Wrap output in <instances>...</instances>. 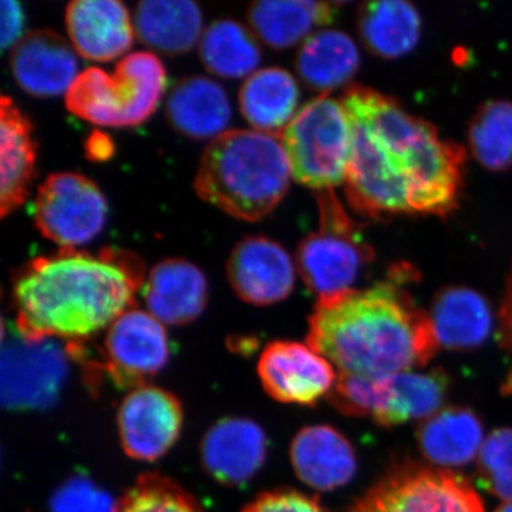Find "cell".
<instances>
[{
  "mask_svg": "<svg viewBox=\"0 0 512 512\" xmlns=\"http://www.w3.org/2000/svg\"><path fill=\"white\" fill-rule=\"evenodd\" d=\"M336 13L338 9L328 2L261 0L249 5L247 18L261 42L284 50L305 42L313 35V29L332 23Z\"/></svg>",
  "mask_w": 512,
  "mask_h": 512,
  "instance_id": "obj_27",
  "label": "cell"
},
{
  "mask_svg": "<svg viewBox=\"0 0 512 512\" xmlns=\"http://www.w3.org/2000/svg\"><path fill=\"white\" fill-rule=\"evenodd\" d=\"M198 52L205 69L222 79L249 77L261 63L254 32L232 19L212 22L202 33Z\"/></svg>",
  "mask_w": 512,
  "mask_h": 512,
  "instance_id": "obj_30",
  "label": "cell"
},
{
  "mask_svg": "<svg viewBox=\"0 0 512 512\" xmlns=\"http://www.w3.org/2000/svg\"><path fill=\"white\" fill-rule=\"evenodd\" d=\"M167 73L154 53H131L113 73L100 67L80 72L64 94L70 113L94 126L126 128L146 123L160 106Z\"/></svg>",
  "mask_w": 512,
  "mask_h": 512,
  "instance_id": "obj_5",
  "label": "cell"
},
{
  "mask_svg": "<svg viewBox=\"0 0 512 512\" xmlns=\"http://www.w3.org/2000/svg\"><path fill=\"white\" fill-rule=\"evenodd\" d=\"M104 349L107 372L119 386H143L170 359L163 323L140 309H128L111 323Z\"/></svg>",
  "mask_w": 512,
  "mask_h": 512,
  "instance_id": "obj_14",
  "label": "cell"
},
{
  "mask_svg": "<svg viewBox=\"0 0 512 512\" xmlns=\"http://www.w3.org/2000/svg\"><path fill=\"white\" fill-rule=\"evenodd\" d=\"M76 53L59 33L33 30L10 52V72L30 96L45 99L66 94L80 74Z\"/></svg>",
  "mask_w": 512,
  "mask_h": 512,
  "instance_id": "obj_16",
  "label": "cell"
},
{
  "mask_svg": "<svg viewBox=\"0 0 512 512\" xmlns=\"http://www.w3.org/2000/svg\"><path fill=\"white\" fill-rule=\"evenodd\" d=\"M295 77L282 67H265L247 77L239 90V110L252 130L281 137L298 113Z\"/></svg>",
  "mask_w": 512,
  "mask_h": 512,
  "instance_id": "obj_25",
  "label": "cell"
},
{
  "mask_svg": "<svg viewBox=\"0 0 512 512\" xmlns=\"http://www.w3.org/2000/svg\"><path fill=\"white\" fill-rule=\"evenodd\" d=\"M117 512H202L173 481L154 474L140 477L119 503Z\"/></svg>",
  "mask_w": 512,
  "mask_h": 512,
  "instance_id": "obj_32",
  "label": "cell"
},
{
  "mask_svg": "<svg viewBox=\"0 0 512 512\" xmlns=\"http://www.w3.org/2000/svg\"><path fill=\"white\" fill-rule=\"evenodd\" d=\"M242 512H328L316 498L293 490L269 491L256 497Z\"/></svg>",
  "mask_w": 512,
  "mask_h": 512,
  "instance_id": "obj_35",
  "label": "cell"
},
{
  "mask_svg": "<svg viewBox=\"0 0 512 512\" xmlns=\"http://www.w3.org/2000/svg\"><path fill=\"white\" fill-rule=\"evenodd\" d=\"M291 461L303 484L319 491H335L356 476L355 447L335 427H305L291 444Z\"/></svg>",
  "mask_w": 512,
  "mask_h": 512,
  "instance_id": "obj_20",
  "label": "cell"
},
{
  "mask_svg": "<svg viewBox=\"0 0 512 512\" xmlns=\"http://www.w3.org/2000/svg\"><path fill=\"white\" fill-rule=\"evenodd\" d=\"M483 421L467 407H447L424 420L417 429L423 457L441 470L467 466L484 444Z\"/></svg>",
  "mask_w": 512,
  "mask_h": 512,
  "instance_id": "obj_24",
  "label": "cell"
},
{
  "mask_svg": "<svg viewBox=\"0 0 512 512\" xmlns=\"http://www.w3.org/2000/svg\"><path fill=\"white\" fill-rule=\"evenodd\" d=\"M119 503L87 477L76 476L57 488L50 500L52 512H117Z\"/></svg>",
  "mask_w": 512,
  "mask_h": 512,
  "instance_id": "obj_34",
  "label": "cell"
},
{
  "mask_svg": "<svg viewBox=\"0 0 512 512\" xmlns=\"http://www.w3.org/2000/svg\"><path fill=\"white\" fill-rule=\"evenodd\" d=\"M121 446L128 457L154 461L163 457L183 427L177 397L156 386H138L127 394L117 413Z\"/></svg>",
  "mask_w": 512,
  "mask_h": 512,
  "instance_id": "obj_13",
  "label": "cell"
},
{
  "mask_svg": "<svg viewBox=\"0 0 512 512\" xmlns=\"http://www.w3.org/2000/svg\"><path fill=\"white\" fill-rule=\"evenodd\" d=\"M87 157L93 161H103L113 154V143L104 134L94 133L86 144Z\"/></svg>",
  "mask_w": 512,
  "mask_h": 512,
  "instance_id": "obj_38",
  "label": "cell"
},
{
  "mask_svg": "<svg viewBox=\"0 0 512 512\" xmlns=\"http://www.w3.org/2000/svg\"><path fill=\"white\" fill-rule=\"evenodd\" d=\"M265 392L288 404L313 406L328 397L338 375L335 366L309 345L289 340L269 343L258 362Z\"/></svg>",
  "mask_w": 512,
  "mask_h": 512,
  "instance_id": "obj_12",
  "label": "cell"
},
{
  "mask_svg": "<svg viewBox=\"0 0 512 512\" xmlns=\"http://www.w3.org/2000/svg\"><path fill=\"white\" fill-rule=\"evenodd\" d=\"M431 328L441 348L466 352L483 345L493 330L490 303L466 286H448L434 298Z\"/></svg>",
  "mask_w": 512,
  "mask_h": 512,
  "instance_id": "obj_23",
  "label": "cell"
},
{
  "mask_svg": "<svg viewBox=\"0 0 512 512\" xmlns=\"http://www.w3.org/2000/svg\"><path fill=\"white\" fill-rule=\"evenodd\" d=\"M291 167L278 136L228 130L202 153L194 188L229 217L255 222L278 207L291 184Z\"/></svg>",
  "mask_w": 512,
  "mask_h": 512,
  "instance_id": "obj_4",
  "label": "cell"
},
{
  "mask_svg": "<svg viewBox=\"0 0 512 512\" xmlns=\"http://www.w3.org/2000/svg\"><path fill=\"white\" fill-rule=\"evenodd\" d=\"M144 282L143 262L123 249L39 256L13 275L16 330L26 339L80 342L110 328Z\"/></svg>",
  "mask_w": 512,
  "mask_h": 512,
  "instance_id": "obj_2",
  "label": "cell"
},
{
  "mask_svg": "<svg viewBox=\"0 0 512 512\" xmlns=\"http://www.w3.org/2000/svg\"><path fill=\"white\" fill-rule=\"evenodd\" d=\"M72 353L56 339H26L18 330L3 342L2 403L10 410L46 409L56 402Z\"/></svg>",
  "mask_w": 512,
  "mask_h": 512,
  "instance_id": "obj_11",
  "label": "cell"
},
{
  "mask_svg": "<svg viewBox=\"0 0 512 512\" xmlns=\"http://www.w3.org/2000/svg\"><path fill=\"white\" fill-rule=\"evenodd\" d=\"M495 512H512V503H504Z\"/></svg>",
  "mask_w": 512,
  "mask_h": 512,
  "instance_id": "obj_39",
  "label": "cell"
},
{
  "mask_svg": "<svg viewBox=\"0 0 512 512\" xmlns=\"http://www.w3.org/2000/svg\"><path fill=\"white\" fill-rule=\"evenodd\" d=\"M350 512H485L466 478L441 468L404 466L377 481Z\"/></svg>",
  "mask_w": 512,
  "mask_h": 512,
  "instance_id": "obj_9",
  "label": "cell"
},
{
  "mask_svg": "<svg viewBox=\"0 0 512 512\" xmlns=\"http://www.w3.org/2000/svg\"><path fill=\"white\" fill-rule=\"evenodd\" d=\"M268 441L255 421L231 417L215 423L204 436L201 458L215 480L229 485L248 483L264 466Z\"/></svg>",
  "mask_w": 512,
  "mask_h": 512,
  "instance_id": "obj_18",
  "label": "cell"
},
{
  "mask_svg": "<svg viewBox=\"0 0 512 512\" xmlns=\"http://www.w3.org/2000/svg\"><path fill=\"white\" fill-rule=\"evenodd\" d=\"M141 291L148 313L163 325L194 322L208 301L204 272L183 258H168L154 265Z\"/></svg>",
  "mask_w": 512,
  "mask_h": 512,
  "instance_id": "obj_19",
  "label": "cell"
},
{
  "mask_svg": "<svg viewBox=\"0 0 512 512\" xmlns=\"http://www.w3.org/2000/svg\"><path fill=\"white\" fill-rule=\"evenodd\" d=\"M168 123L194 140L220 137L232 119L231 101L224 87L210 77H184L174 84L165 106Z\"/></svg>",
  "mask_w": 512,
  "mask_h": 512,
  "instance_id": "obj_22",
  "label": "cell"
},
{
  "mask_svg": "<svg viewBox=\"0 0 512 512\" xmlns=\"http://www.w3.org/2000/svg\"><path fill=\"white\" fill-rule=\"evenodd\" d=\"M37 146L29 117L8 96L0 100V217L28 200L36 177Z\"/></svg>",
  "mask_w": 512,
  "mask_h": 512,
  "instance_id": "obj_21",
  "label": "cell"
},
{
  "mask_svg": "<svg viewBox=\"0 0 512 512\" xmlns=\"http://www.w3.org/2000/svg\"><path fill=\"white\" fill-rule=\"evenodd\" d=\"M106 197L90 178L76 173L47 177L33 202V220L43 237L62 249L89 244L106 227Z\"/></svg>",
  "mask_w": 512,
  "mask_h": 512,
  "instance_id": "obj_10",
  "label": "cell"
},
{
  "mask_svg": "<svg viewBox=\"0 0 512 512\" xmlns=\"http://www.w3.org/2000/svg\"><path fill=\"white\" fill-rule=\"evenodd\" d=\"M342 101L352 124L345 191L359 214L447 215L456 208L463 147L376 90L352 86Z\"/></svg>",
  "mask_w": 512,
  "mask_h": 512,
  "instance_id": "obj_1",
  "label": "cell"
},
{
  "mask_svg": "<svg viewBox=\"0 0 512 512\" xmlns=\"http://www.w3.org/2000/svg\"><path fill=\"white\" fill-rule=\"evenodd\" d=\"M320 229L296 251V269L319 298L353 289L372 249L357 237L353 222L332 191L320 192Z\"/></svg>",
  "mask_w": 512,
  "mask_h": 512,
  "instance_id": "obj_8",
  "label": "cell"
},
{
  "mask_svg": "<svg viewBox=\"0 0 512 512\" xmlns=\"http://www.w3.org/2000/svg\"><path fill=\"white\" fill-rule=\"evenodd\" d=\"M64 20L70 43L84 59L111 62L133 46V18L119 0H74Z\"/></svg>",
  "mask_w": 512,
  "mask_h": 512,
  "instance_id": "obj_17",
  "label": "cell"
},
{
  "mask_svg": "<svg viewBox=\"0 0 512 512\" xmlns=\"http://www.w3.org/2000/svg\"><path fill=\"white\" fill-rule=\"evenodd\" d=\"M477 476L488 493L512 503V427L494 430L485 439L478 454Z\"/></svg>",
  "mask_w": 512,
  "mask_h": 512,
  "instance_id": "obj_33",
  "label": "cell"
},
{
  "mask_svg": "<svg viewBox=\"0 0 512 512\" xmlns=\"http://www.w3.org/2000/svg\"><path fill=\"white\" fill-rule=\"evenodd\" d=\"M295 64L299 77L309 89L328 96L357 73L359 49L345 32L323 29L302 43Z\"/></svg>",
  "mask_w": 512,
  "mask_h": 512,
  "instance_id": "obj_28",
  "label": "cell"
},
{
  "mask_svg": "<svg viewBox=\"0 0 512 512\" xmlns=\"http://www.w3.org/2000/svg\"><path fill=\"white\" fill-rule=\"evenodd\" d=\"M468 144L474 158L491 171L512 167V103L487 101L478 109L468 130Z\"/></svg>",
  "mask_w": 512,
  "mask_h": 512,
  "instance_id": "obj_31",
  "label": "cell"
},
{
  "mask_svg": "<svg viewBox=\"0 0 512 512\" xmlns=\"http://www.w3.org/2000/svg\"><path fill=\"white\" fill-rule=\"evenodd\" d=\"M308 345L339 375L362 379L413 372L440 348L429 313L393 282L319 298L309 318Z\"/></svg>",
  "mask_w": 512,
  "mask_h": 512,
  "instance_id": "obj_3",
  "label": "cell"
},
{
  "mask_svg": "<svg viewBox=\"0 0 512 512\" xmlns=\"http://www.w3.org/2000/svg\"><path fill=\"white\" fill-rule=\"evenodd\" d=\"M500 330L505 348L512 353V274L508 279L507 291H505L503 305H501Z\"/></svg>",
  "mask_w": 512,
  "mask_h": 512,
  "instance_id": "obj_37",
  "label": "cell"
},
{
  "mask_svg": "<svg viewBox=\"0 0 512 512\" xmlns=\"http://www.w3.org/2000/svg\"><path fill=\"white\" fill-rule=\"evenodd\" d=\"M357 28L372 55L397 59L419 43L421 18L419 10L404 0L370 2L360 8Z\"/></svg>",
  "mask_w": 512,
  "mask_h": 512,
  "instance_id": "obj_29",
  "label": "cell"
},
{
  "mask_svg": "<svg viewBox=\"0 0 512 512\" xmlns=\"http://www.w3.org/2000/svg\"><path fill=\"white\" fill-rule=\"evenodd\" d=\"M448 389L450 379L441 369L379 379L339 375L328 399L346 416L372 417L380 426L393 427L440 412Z\"/></svg>",
  "mask_w": 512,
  "mask_h": 512,
  "instance_id": "obj_7",
  "label": "cell"
},
{
  "mask_svg": "<svg viewBox=\"0 0 512 512\" xmlns=\"http://www.w3.org/2000/svg\"><path fill=\"white\" fill-rule=\"evenodd\" d=\"M291 255L272 239L254 235L241 239L227 262V278L238 298L255 306L284 301L295 288Z\"/></svg>",
  "mask_w": 512,
  "mask_h": 512,
  "instance_id": "obj_15",
  "label": "cell"
},
{
  "mask_svg": "<svg viewBox=\"0 0 512 512\" xmlns=\"http://www.w3.org/2000/svg\"><path fill=\"white\" fill-rule=\"evenodd\" d=\"M296 183L319 192L345 184L352 156V124L343 101H308L281 134Z\"/></svg>",
  "mask_w": 512,
  "mask_h": 512,
  "instance_id": "obj_6",
  "label": "cell"
},
{
  "mask_svg": "<svg viewBox=\"0 0 512 512\" xmlns=\"http://www.w3.org/2000/svg\"><path fill=\"white\" fill-rule=\"evenodd\" d=\"M133 23L143 45L167 56L190 52L204 33L200 6L190 0H144Z\"/></svg>",
  "mask_w": 512,
  "mask_h": 512,
  "instance_id": "obj_26",
  "label": "cell"
},
{
  "mask_svg": "<svg viewBox=\"0 0 512 512\" xmlns=\"http://www.w3.org/2000/svg\"><path fill=\"white\" fill-rule=\"evenodd\" d=\"M0 16H2V49L15 47L25 37V10L16 0H3L0 5Z\"/></svg>",
  "mask_w": 512,
  "mask_h": 512,
  "instance_id": "obj_36",
  "label": "cell"
}]
</instances>
